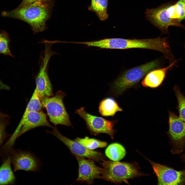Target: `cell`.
Wrapping results in <instances>:
<instances>
[{"mask_svg":"<svg viewBox=\"0 0 185 185\" xmlns=\"http://www.w3.org/2000/svg\"><path fill=\"white\" fill-rule=\"evenodd\" d=\"M145 13L146 19L163 33H168L170 26L185 29L181 23L185 21V0L170 2L155 8H147Z\"/></svg>","mask_w":185,"mask_h":185,"instance_id":"cell-1","label":"cell"},{"mask_svg":"<svg viewBox=\"0 0 185 185\" xmlns=\"http://www.w3.org/2000/svg\"><path fill=\"white\" fill-rule=\"evenodd\" d=\"M50 2H36L24 6H19L11 11L1 13L3 17L18 19L27 23L33 31L40 32L46 29V22L50 15Z\"/></svg>","mask_w":185,"mask_h":185,"instance_id":"cell-2","label":"cell"},{"mask_svg":"<svg viewBox=\"0 0 185 185\" xmlns=\"http://www.w3.org/2000/svg\"><path fill=\"white\" fill-rule=\"evenodd\" d=\"M100 162L103 167L101 179L115 184L127 183L128 179L146 175L133 163L105 160Z\"/></svg>","mask_w":185,"mask_h":185,"instance_id":"cell-3","label":"cell"},{"mask_svg":"<svg viewBox=\"0 0 185 185\" xmlns=\"http://www.w3.org/2000/svg\"><path fill=\"white\" fill-rule=\"evenodd\" d=\"M155 60L126 71L112 84L108 94L117 97L127 89L136 84L149 72L157 67Z\"/></svg>","mask_w":185,"mask_h":185,"instance_id":"cell-4","label":"cell"},{"mask_svg":"<svg viewBox=\"0 0 185 185\" xmlns=\"http://www.w3.org/2000/svg\"><path fill=\"white\" fill-rule=\"evenodd\" d=\"M38 109L37 103L34 100H30L18 125L11 136L12 138L16 139L24 133L40 126L53 128L43 112L41 110L36 111Z\"/></svg>","mask_w":185,"mask_h":185,"instance_id":"cell-5","label":"cell"},{"mask_svg":"<svg viewBox=\"0 0 185 185\" xmlns=\"http://www.w3.org/2000/svg\"><path fill=\"white\" fill-rule=\"evenodd\" d=\"M66 94L59 91L53 96L42 98L43 106L46 109L50 122L55 126H71L69 115L63 103Z\"/></svg>","mask_w":185,"mask_h":185,"instance_id":"cell-6","label":"cell"},{"mask_svg":"<svg viewBox=\"0 0 185 185\" xmlns=\"http://www.w3.org/2000/svg\"><path fill=\"white\" fill-rule=\"evenodd\" d=\"M44 54L41 60L39 71L35 76L36 90L41 99L45 97L53 96V87L48 72V64L52 56L55 52L53 51L51 47L53 43L49 41L44 42Z\"/></svg>","mask_w":185,"mask_h":185,"instance_id":"cell-7","label":"cell"},{"mask_svg":"<svg viewBox=\"0 0 185 185\" xmlns=\"http://www.w3.org/2000/svg\"><path fill=\"white\" fill-rule=\"evenodd\" d=\"M75 113L84 120L91 134L96 135L105 133L113 139L116 132L113 127L117 123V120H108L101 117L91 114L85 110L84 107L77 109Z\"/></svg>","mask_w":185,"mask_h":185,"instance_id":"cell-8","label":"cell"},{"mask_svg":"<svg viewBox=\"0 0 185 185\" xmlns=\"http://www.w3.org/2000/svg\"><path fill=\"white\" fill-rule=\"evenodd\" d=\"M169 129L167 134L169 138L173 154H179L185 149V122L174 113L169 111Z\"/></svg>","mask_w":185,"mask_h":185,"instance_id":"cell-9","label":"cell"},{"mask_svg":"<svg viewBox=\"0 0 185 185\" xmlns=\"http://www.w3.org/2000/svg\"><path fill=\"white\" fill-rule=\"evenodd\" d=\"M147 159L151 164L157 177L158 184H185V169L180 171L177 170Z\"/></svg>","mask_w":185,"mask_h":185,"instance_id":"cell-10","label":"cell"},{"mask_svg":"<svg viewBox=\"0 0 185 185\" xmlns=\"http://www.w3.org/2000/svg\"><path fill=\"white\" fill-rule=\"evenodd\" d=\"M48 134L56 137L68 147L75 156L87 158L96 161L105 160V157L101 153L88 149L79 143L72 140L61 134L55 127L51 131H47Z\"/></svg>","mask_w":185,"mask_h":185,"instance_id":"cell-11","label":"cell"},{"mask_svg":"<svg viewBox=\"0 0 185 185\" xmlns=\"http://www.w3.org/2000/svg\"><path fill=\"white\" fill-rule=\"evenodd\" d=\"M11 155L14 172L20 170L35 172L40 170L41 164L40 160L30 152L14 149Z\"/></svg>","mask_w":185,"mask_h":185,"instance_id":"cell-12","label":"cell"},{"mask_svg":"<svg viewBox=\"0 0 185 185\" xmlns=\"http://www.w3.org/2000/svg\"><path fill=\"white\" fill-rule=\"evenodd\" d=\"M75 156L79 165L77 181L91 184L93 183L94 179H101L102 168L96 165L94 160L87 159L80 156Z\"/></svg>","mask_w":185,"mask_h":185,"instance_id":"cell-13","label":"cell"},{"mask_svg":"<svg viewBox=\"0 0 185 185\" xmlns=\"http://www.w3.org/2000/svg\"><path fill=\"white\" fill-rule=\"evenodd\" d=\"M175 62L170 64L166 67L152 70L149 72L143 80L142 85L144 87L151 88L159 86L164 81L167 72Z\"/></svg>","mask_w":185,"mask_h":185,"instance_id":"cell-14","label":"cell"},{"mask_svg":"<svg viewBox=\"0 0 185 185\" xmlns=\"http://www.w3.org/2000/svg\"><path fill=\"white\" fill-rule=\"evenodd\" d=\"M122 111L116 101L112 97L103 99L99 104L98 112L104 116H113L117 112Z\"/></svg>","mask_w":185,"mask_h":185,"instance_id":"cell-15","label":"cell"},{"mask_svg":"<svg viewBox=\"0 0 185 185\" xmlns=\"http://www.w3.org/2000/svg\"><path fill=\"white\" fill-rule=\"evenodd\" d=\"M11 156L9 155L4 161L0 167V185L14 184L15 177L11 166Z\"/></svg>","mask_w":185,"mask_h":185,"instance_id":"cell-16","label":"cell"},{"mask_svg":"<svg viewBox=\"0 0 185 185\" xmlns=\"http://www.w3.org/2000/svg\"><path fill=\"white\" fill-rule=\"evenodd\" d=\"M108 0H91L88 10L95 12L100 21H104L108 17L107 13Z\"/></svg>","mask_w":185,"mask_h":185,"instance_id":"cell-17","label":"cell"},{"mask_svg":"<svg viewBox=\"0 0 185 185\" xmlns=\"http://www.w3.org/2000/svg\"><path fill=\"white\" fill-rule=\"evenodd\" d=\"M126 151L121 145L114 143L109 145L105 151L106 156L110 160L119 161L122 159L126 154Z\"/></svg>","mask_w":185,"mask_h":185,"instance_id":"cell-18","label":"cell"},{"mask_svg":"<svg viewBox=\"0 0 185 185\" xmlns=\"http://www.w3.org/2000/svg\"><path fill=\"white\" fill-rule=\"evenodd\" d=\"M75 141L81 144L87 149L93 150L99 148L106 147L107 143L94 138H90L86 136L84 138H76Z\"/></svg>","mask_w":185,"mask_h":185,"instance_id":"cell-19","label":"cell"},{"mask_svg":"<svg viewBox=\"0 0 185 185\" xmlns=\"http://www.w3.org/2000/svg\"><path fill=\"white\" fill-rule=\"evenodd\" d=\"M178 101L177 108L178 111L179 117L185 122V96L181 91L178 85L173 88Z\"/></svg>","mask_w":185,"mask_h":185,"instance_id":"cell-20","label":"cell"},{"mask_svg":"<svg viewBox=\"0 0 185 185\" xmlns=\"http://www.w3.org/2000/svg\"><path fill=\"white\" fill-rule=\"evenodd\" d=\"M10 39L7 33L0 30V53L13 57L10 50L9 44Z\"/></svg>","mask_w":185,"mask_h":185,"instance_id":"cell-21","label":"cell"},{"mask_svg":"<svg viewBox=\"0 0 185 185\" xmlns=\"http://www.w3.org/2000/svg\"><path fill=\"white\" fill-rule=\"evenodd\" d=\"M9 124L8 115L0 117V148L8 136L6 129Z\"/></svg>","mask_w":185,"mask_h":185,"instance_id":"cell-22","label":"cell"},{"mask_svg":"<svg viewBox=\"0 0 185 185\" xmlns=\"http://www.w3.org/2000/svg\"><path fill=\"white\" fill-rule=\"evenodd\" d=\"M51 0H23L20 6L26 5L36 2H50Z\"/></svg>","mask_w":185,"mask_h":185,"instance_id":"cell-23","label":"cell"},{"mask_svg":"<svg viewBox=\"0 0 185 185\" xmlns=\"http://www.w3.org/2000/svg\"><path fill=\"white\" fill-rule=\"evenodd\" d=\"M10 89V88L9 86L4 83L2 81L0 80V90H9Z\"/></svg>","mask_w":185,"mask_h":185,"instance_id":"cell-24","label":"cell"},{"mask_svg":"<svg viewBox=\"0 0 185 185\" xmlns=\"http://www.w3.org/2000/svg\"><path fill=\"white\" fill-rule=\"evenodd\" d=\"M7 115H8L7 114H6L4 113L1 112L0 110V117L3 116H7Z\"/></svg>","mask_w":185,"mask_h":185,"instance_id":"cell-25","label":"cell"},{"mask_svg":"<svg viewBox=\"0 0 185 185\" xmlns=\"http://www.w3.org/2000/svg\"><path fill=\"white\" fill-rule=\"evenodd\" d=\"M181 158L184 163L185 167V153L182 155L181 156Z\"/></svg>","mask_w":185,"mask_h":185,"instance_id":"cell-26","label":"cell"}]
</instances>
